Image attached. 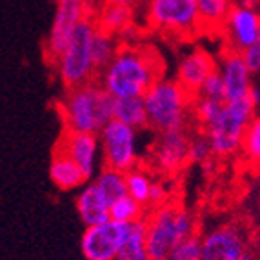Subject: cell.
<instances>
[{
	"label": "cell",
	"instance_id": "obj_1",
	"mask_svg": "<svg viewBox=\"0 0 260 260\" xmlns=\"http://www.w3.org/2000/svg\"><path fill=\"white\" fill-rule=\"evenodd\" d=\"M164 64L151 46L122 44L118 53L99 75L100 86L115 99L144 96L153 84L162 78Z\"/></svg>",
	"mask_w": 260,
	"mask_h": 260
},
{
	"label": "cell",
	"instance_id": "obj_2",
	"mask_svg": "<svg viewBox=\"0 0 260 260\" xmlns=\"http://www.w3.org/2000/svg\"><path fill=\"white\" fill-rule=\"evenodd\" d=\"M58 115L66 131L100 133L115 118V96H111L99 80L66 89L58 102Z\"/></svg>",
	"mask_w": 260,
	"mask_h": 260
},
{
	"label": "cell",
	"instance_id": "obj_3",
	"mask_svg": "<svg viewBox=\"0 0 260 260\" xmlns=\"http://www.w3.org/2000/svg\"><path fill=\"white\" fill-rule=\"evenodd\" d=\"M144 222L148 231L149 260H168L178 244L197 233L193 213L186 206L169 200L166 204L151 208Z\"/></svg>",
	"mask_w": 260,
	"mask_h": 260
},
{
	"label": "cell",
	"instance_id": "obj_4",
	"mask_svg": "<svg viewBox=\"0 0 260 260\" xmlns=\"http://www.w3.org/2000/svg\"><path fill=\"white\" fill-rule=\"evenodd\" d=\"M193 100L195 96L177 78H158L144 95L149 127L156 133L186 129L193 117Z\"/></svg>",
	"mask_w": 260,
	"mask_h": 260
},
{
	"label": "cell",
	"instance_id": "obj_5",
	"mask_svg": "<svg viewBox=\"0 0 260 260\" xmlns=\"http://www.w3.org/2000/svg\"><path fill=\"white\" fill-rule=\"evenodd\" d=\"M96 31H99V26H96L95 17L86 18L77 27L64 53L53 64L56 77L66 89L95 82L99 78V70L93 58V42H95Z\"/></svg>",
	"mask_w": 260,
	"mask_h": 260
},
{
	"label": "cell",
	"instance_id": "obj_6",
	"mask_svg": "<svg viewBox=\"0 0 260 260\" xmlns=\"http://www.w3.org/2000/svg\"><path fill=\"white\" fill-rule=\"evenodd\" d=\"M255 115L256 106L253 104L249 96L240 100H230V102L225 100L224 109L218 115V118L204 129V135L211 142L215 156L228 158V156H233L235 153L242 151L244 135Z\"/></svg>",
	"mask_w": 260,
	"mask_h": 260
},
{
	"label": "cell",
	"instance_id": "obj_7",
	"mask_svg": "<svg viewBox=\"0 0 260 260\" xmlns=\"http://www.w3.org/2000/svg\"><path fill=\"white\" fill-rule=\"evenodd\" d=\"M146 22L171 39L187 40L204 33L197 0H148Z\"/></svg>",
	"mask_w": 260,
	"mask_h": 260
},
{
	"label": "cell",
	"instance_id": "obj_8",
	"mask_svg": "<svg viewBox=\"0 0 260 260\" xmlns=\"http://www.w3.org/2000/svg\"><path fill=\"white\" fill-rule=\"evenodd\" d=\"M202 260H258V255L246 228L225 222L202 235Z\"/></svg>",
	"mask_w": 260,
	"mask_h": 260
},
{
	"label": "cell",
	"instance_id": "obj_9",
	"mask_svg": "<svg viewBox=\"0 0 260 260\" xmlns=\"http://www.w3.org/2000/svg\"><path fill=\"white\" fill-rule=\"evenodd\" d=\"M102 166L127 173L139 166V129L113 118L99 133Z\"/></svg>",
	"mask_w": 260,
	"mask_h": 260
},
{
	"label": "cell",
	"instance_id": "obj_10",
	"mask_svg": "<svg viewBox=\"0 0 260 260\" xmlns=\"http://www.w3.org/2000/svg\"><path fill=\"white\" fill-rule=\"evenodd\" d=\"M93 13L95 9L89 4V0H56L55 18L44 46V56L49 64H55L73 39L77 27L86 18L93 17Z\"/></svg>",
	"mask_w": 260,
	"mask_h": 260
},
{
	"label": "cell",
	"instance_id": "obj_11",
	"mask_svg": "<svg viewBox=\"0 0 260 260\" xmlns=\"http://www.w3.org/2000/svg\"><path fill=\"white\" fill-rule=\"evenodd\" d=\"M127 225L109 218L95 225H86L80 240V249L86 260H117Z\"/></svg>",
	"mask_w": 260,
	"mask_h": 260
},
{
	"label": "cell",
	"instance_id": "obj_12",
	"mask_svg": "<svg viewBox=\"0 0 260 260\" xmlns=\"http://www.w3.org/2000/svg\"><path fill=\"white\" fill-rule=\"evenodd\" d=\"M260 33V8L256 4L237 2L225 20L222 35L225 40V49L244 53L251 48Z\"/></svg>",
	"mask_w": 260,
	"mask_h": 260
},
{
	"label": "cell",
	"instance_id": "obj_13",
	"mask_svg": "<svg viewBox=\"0 0 260 260\" xmlns=\"http://www.w3.org/2000/svg\"><path fill=\"white\" fill-rule=\"evenodd\" d=\"M189 142L186 129L158 133L151 149V160L158 171L166 175L177 173L189 162Z\"/></svg>",
	"mask_w": 260,
	"mask_h": 260
},
{
	"label": "cell",
	"instance_id": "obj_14",
	"mask_svg": "<svg viewBox=\"0 0 260 260\" xmlns=\"http://www.w3.org/2000/svg\"><path fill=\"white\" fill-rule=\"evenodd\" d=\"M56 149L64 151L71 160L77 162L87 178L95 177L100 169L102 160V148L96 133H77V131H66L56 144Z\"/></svg>",
	"mask_w": 260,
	"mask_h": 260
},
{
	"label": "cell",
	"instance_id": "obj_15",
	"mask_svg": "<svg viewBox=\"0 0 260 260\" xmlns=\"http://www.w3.org/2000/svg\"><path fill=\"white\" fill-rule=\"evenodd\" d=\"M218 71L224 78L225 86V100H240L247 99L251 93L253 71L249 70L247 62L244 60L242 53L224 49L220 60H218Z\"/></svg>",
	"mask_w": 260,
	"mask_h": 260
},
{
	"label": "cell",
	"instance_id": "obj_16",
	"mask_svg": "<svg viewBox=\"0 0 260 260\" xmlns=\"http://www.w3.org/2000/svg\"><path fill=\"white\" fill-rule=\"evenodd\" d=\"M218 70V60L204 48H193L180 58L177 68V80L193 96L199 95L206 78Z\"/></svg>",
	"mask_w": 260,
	"mask_h": 260
},
{
	"label": "cell",
	"instance_id": "obj_17",
	"mask_svg": "<svg viewBox=\"0 0 260 260\" xmlns=\"http://www.w3.org/2000/svg\"><path fill=\"white\" fill-rule=\"evenodd\" d=\"M75 206H77L78 217L84 222V225H95L111 218V204L102 195V191L96 187L95 182L80 187Z\"/></svg>",
	"mask_w": 260,
	"mask_h": 260
},
{
	"label": "cell",
	"instance_id": "obj_18",
	"mask_svg": "<svg viewBox=\"0 0 260 260\" xmlns=\"http://www.w3.org/2000/svg\"><path fill=\"white\" fill-rule=\"evenodd\" d=\"M49 177H51L53 184L60 191H73L80 189L87 184V175L82 171V168L75 160H71L70 156L64 151L56 149L53 151L51 164H49Z\"/></svg>",
	"mask_w": 260,
	"mask_h": 260
},
{
	"label": "cell",
	"instance_id": "obj_19",
	"mask_svg": "<svg viewBox=\"0 0 260 260\" xmlns=\"http://www.w3.org/2000/svg\"><path fill=\"white\" fill-rule=\"evenodd\" d=\"M93 17H95L99 29L106 31V33H109L113 37H120L127 35V31L133 27L135 9L131 6L104 2L100 8L95 9Z\"/></svg>",
	"mask_w": 260,
	"mask_h": 260
},
{
	"label": "cell",
	"instance_id": "obj_20",
	"mask_svg": "<svg viewBox=\"0 0 260 260\" xmlns=\"http://www.w3.org/2000/svg\"><path fill=\"white\" fill-rule=\"evenodd\" d=\"M197 4H199L202 31L222 33L225 20L235 6V0H197Z\"/></svg>",
	"mask_w": 260,
	"mask_h": 260
},
{
	"label": "cell",
	"instance_id": "obj_21",
	"mask_svg": "<svg viewBox=\"0 0 260 260\" xmlns=\"http://www.w3.org/2000/svg\"><path fill=\"white\" fill-rule=\"evenodd\" d=\"M117 260H149L146 222L137 220L127 225V233L120 246Z\"/></svg>",
	"mask_w": 260,
	"mask_h": 260
},
{
	"label": "cell",
	"instance_id": "obj_22",
	"mask_svg": "<svg viewBox=\"0 0 260 260\" xmlns=\"http://www.w3.org/2000/svg\"><path fill=\"white\" fill-rule=\"evenodd\" d=\"M115 118L135 129H144L149 127L148 109L144 96H124V99H115Z\"/></svg>",
	"mask_w": 260,
	"mask_h": 260
},
{
	"label": "cell",
	"instance_id": "obj_23",
	"mask_svg": "<svg viewBox=\"0 0 260 260\" xmlns=\"http://www.w3.org/2000/svg\"><path fill=\"white\" fill-rule=\"evenodd\" d=\"M93 182L102 191V195L109 200V204H113V202H117L118 199L127 195L126 173H122L118 169L102 166V169L93 177Z\"/></svg>",
	"mask_w": 260,
	"mask_h": 260
},
{
	"label": "cell",
	"instance_id": "obj_24",
	"mask_svg": "<svg viewBox=\"0 0 260 260\" xmlns=\"http://www.w3.org/2000/svg\"><path fill=\"white\" fill-rule=\"evenodd\" d=\"M126 182H127V195H131L135 200H139L140 204L149 208V199H151V191L155 182L151 180L148 171H144L142 168H133L126 173Z\"/></svg>",
	"mask_w": 260,
	"mask_h": 260
},
{
	"label": "cell",
	"instance_id": "obj_25",
	"mask_svg": "<svg viewBox=\"0 0 260 260\" xmlns=\"http://www.w3.org/2000/svg\"><path fill=\"white\" fill-rule=\"evenodd\" d=\"M118 42L117 37L109 35L106 31L99 29L95 35V42H93V58H95V66L99 70V75L106 70V66L115 58L118 53Z\"/></svg>",
	"mask_w": 260,
	"mask_h": 260
},
{
	"label": "cell",
	"instance_id": "obj_26",
	"mask_svg": "<svg viewBox=\"0 0 260 260\" xmlns=\"http://www.w3.org/2000/svg\"><path fill=\"white\" fill-rule=\"evenodd\" d=\"M111 218L122 224H131V222L144 220L146 218V206L140 204L131 195H126L111 204Z\"/></svg>",
	"mask_w": 260,
	"mask_h": 260
},
{
	"label": "cell",
	"instance_id": "obj_27",
	"mask_svg": "<svg viewBox=\"0 0 260 260\" xmlns=\"http://www.w3.org/2000/svg\"><path fill=\"white\" fill-rule=\"evenodd\" d=\"M224 104L225 100L206 99V96L197 95L193 100V118L202 126V129H206L218 118V115L224 109Z\"/></svg>",
	"mask_w": 260,
	"mask_h": 260
},
{
	"label": "cell",
	"instance_id": "obj_28",
	"mask_svg": "<svg viewBox=\"0 0 260 260\" xmlns=\"http://www.w3.org/2000/svg\"><path fill=\"white\" fill-rule=\"evenodd\" d=\"M242 153L251 164L260 166V113H256L251 124L247 126L242 142Z\"/></svg>",
	"mask_w": 260,
	"mask_h": 260
},
{
	"label": "cell",
	"instance_id": "obj_29",
	"mask_svg": "<svg viewBox=\"0 0 260 260\" xmlns=\"http://www.w3.org/2000/svg\"><path fill=\"white\" fill-rule=\"evenodd\" d=\"M168 260H202V237L191 235L175 247Z\"/></svg>",
	"mask_w": 260,
	"mask_h": 260
},
{
	"label": "cell",
	"instance_id": "obj_30",
	"mask_svg": "<svg viewBox=\"0 0 260 260\" xmlns=\"http://www.w3.org/2000/svg\"><path fill=\"white\" fill-rule=\"evenodd\" d=\"M215 155L211 148V142L206 135H197L189 142V162L193 164H204Z\"/></svg>",
	"mask_w": 260,
	"mask_h": 260
},
{
	"label": "cell",
	"instance_id": "obj_31",
	"mask_svg": "<svg viewBox=\"0 0 260 260\" xmlns=\"http://www.w3.org/2000/svg\"><path fill=\"white\" fill-rule=\"evenodd\" d=\"M200 96H206V99H215V100H225V86H224V78H222L220 71H215L211 73L206 82L202 84L199 91Z\"/></svg>",
	"mask_w": 260,
	"mask_h": 260
},
{
	"label": "cell",
	"instance_id": "obj_32",
	"mask_svg": "<svg viewBox=\"0 0 260 260\" xmlns=\"http://www.w3.org/2000/svg\"><path fill=\"white\" fill-rule=\"evenodd\" d=\"M242 55H244V60L249 66V70L253 71V75L260 73V33H258V39L255 40V44H253L251 48H247Z\"/></svg>",
	"mask_w": 260,
	"mask_h": 260
},
{
	"label": "cell",
	"instance_id": "obj_33",
	"mask_svg": "<svg viewBox=\"0 0 260 260\" xmlns=\"http://www.w3.org/2000/svg\"><path fill=\"white\" fill-rule=\"evenodd\" d=\"M168 202V191H166L164 184L155 182L151 191V199H149V208H156V206H162Z\"/></svg>",
	"mask_w": 260,
	"mask_h": 260
},
{
	"label": "cell",
	"instance_id": "obj_34",
	"mask_svg": "<svg viewBox=\"0 0 260 260\" xmlns=\"http://www.w3.org/2000/svg\"><path fill=\"white\" fill-rule=\"evenodd\" d=\"M251 237H253V247H255V251H256L258 260H260V222H258V225L255 228V231L251 233Z\"/></svg>",
	"mask_w": 260,
	"mask_h": 260
},
{
	"label": "cell",
	"instance_id": "obj_35",
	"mask_svg": "<svg viewBox=\"0 0 260 260\" xmlns=\"http://www.w3.org/2000/svg\"><path fill=\"white\" fill-rule=\"evenodd\" d=\"M249 99L253 100V104L258 108L260 106V87H256L255 84H253V87H251V93H249Z\"/></svg>",
	"mask_w": 260,
	"mask_h": 260
},
{
	"label": "cell",
	"instance_id": "obj_36",
	"mask_svg": "<svg viewBox=\"0 0 260 260\" xmlns=\"http://www.w3.org/2000/svg\"><path fill=\"white\" fill-rule=\"evenodd\" d=\"M106 2H111V4H124V6H131V8H135L139 0H106Z\"/></svg>",
	"mask_w": 260,
	"mask_h": 260
},
{
	"label": "cell",
	"instance_id": "obj_37",
	"mask_svg": "<svg viewBox=\"0 0 260 260\" xmlns=\"http://www.w3.org/2000/svg\"><path fill=\"white\" fill-rule=\"evenodd\" d=\"M104 2H106V0H89V4L93 6V9H96V6L100 8V6L104 4Z\"/></svg>",
	"mask_w": 260,
	"mask_h": 260
},
{
	"label": "cell",
	"instance_id": "obj_38",
	"mask_svg": "<svg viewBox=\"0 0 260 260\" xmlns=\"http://www.w3.org/2000/svg\"><path fill=\"white\" fill-rule=\"evenodd\" d=\"M256 182H258V206H260V166H258V171H256Z\"/></svg>",
	"mask_w": 260,
	"mask_h": 260
},
{
	"label": "cell",
	"instance_id": "obj_39",
	"mask_svg": "<svg viewBox=\"0 0 260 260\" xmlns=\"http://www.w3.org/2000/svg\"><path fill=\"white\" fill-rule=\"evenodd\" d=\"M258 8H260V0H258Z\"/></svg>",
	"mask_w": 260,
	"mask_h": 260
}]
</instances>
